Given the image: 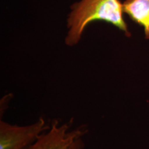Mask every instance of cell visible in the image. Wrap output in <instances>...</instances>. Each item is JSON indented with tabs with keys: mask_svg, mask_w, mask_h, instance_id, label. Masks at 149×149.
I'll use <instances>...</instances> for the list:
<instances>
[{
	"mask_svg": "<svg viewBox=\"0 0 149 149\" xmlns=\"http://www.w3.org/2000/svg\"><path fill=\"white\" fill-rule=\"evenodd\" d=\"M71 10L67 20L68 33L65 38L67 46L77 45L84 30L95 21L111 24L126 36H130L120 0H81L72 6Z\"/></svg>",
	"mask_w": 149,
	"mask_h": 149,
	"instance_id": "6da1fadb",
	"label": "cell"
},
{
	"mask_svg": "<svg viewBox=\"0 0 149 149\" xmlns=\"http://www.w3.org/2000/svg\"><path fill=\"white\" fill-rule=\"evenodd\" d=\"M72 119L61 124L53 120L46 131L24 149H84L88 128L86 126L72 128Z\"/></svg>",
	"mask_w": 149,
	"mask_h": 149,
	"instance_id": "7a4b0ae2",
	"label": "cell"
},
{
	"mask_svg": "<svg viewBox=\"0 0 149 149\" xmlns=\"http://www.w3.org/2000/svg\"><path fill=\"white\" fill-rule=\"evenodd\" d=\"M45 119L40 117L36 122L25 126L0 121V149H24L32 144L50 128Z\"/></svg>",
	"mask_w": 149,
	"mask_h": 149,
	"instance_id": "3957f363",
	"label": "cell"
},
{
	"mask_svg": "<svg viewBox=\"0 0 149 149\" xmlns=\"http://www.w3.org/2000/svg\"><path fill=\"white\" fill-rule=\"evenodd\" d=\"M123 10L132 21L144 29L145 37L149 40V0H126Z\"/></svg>",
	"mask_w": 149,
	"mask_h": 149,
	"instance_id": "277c9868",
	"label": "cell"
}]
</instances>
